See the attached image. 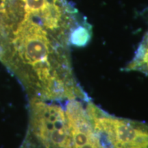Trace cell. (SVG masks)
<instances>
[{
	"label": "cell",
	"mask_w": 148,
	"mask_h": 148,
	"mask_svg": "<svg viewBox=\"0 0 148 148\" xmlns=\"http://www.w3.org/2000/svg\"><path fill=\"white\" fill-rule=\"evenodd\" d=\"M85 106L101 148H148V123L112 115L90 97Z\"/></svg>",
	"instance_id": "1"
},
{
	"label": "cell",
	"mask_w": 148,
	"mask_h": 148,
	"mask_svg": "<svg viewBox=\"0 0 148 148\" xmlns=\"http://www.w3.org/2000/svg\"><path fill=\"white\" fill-rule=\"evenodd\" d=\"M30 129L42 148H72L64 108L34 98L31 103Z\"/></svg>",
	"instance_id": "2"
},
{
	"label": "cell",
	"mask_w": 148,
	"mask_h": 148,
	"mask_svg": "<svg viewBox=\"0 0 148 148\" xmlns=\"http://www.w3.org/2000/svg\"><path fill=\"white\" fill-rule=\"evenodd\" d=\"M88 98L64 101L72 148H101L86 110L85 102Z\"/></svg>",
	"instance_id": "3"
},
{
	"label": "cell",
	"mask_w": 148,
	"mask_h": 148,
	"mask_svg": "<svg viewBox=\"0 0 148 148\" xmlns=\"http://www.w3.org/2000/svg\"><path fill=\"white\" fill-rule=\"evenodd\" d=\"M122 71H137L148 76V31L138 45L134 57Z\"/></svg>",
	"instance_id": "4"
},
{
	"label": "cell",
	"mask_w": 148,
	"mask_h": 148,
	"mask_svg": "<svg viewBox=\"0 0 148 148\" xmlns=\"http://www.w3.org/2000/svg\"><path fill=\"white\" fill-rule=\"evenodd\" d=\"M11 0H0V36H6L10 26L9 6Z\"/></svg>",
	"instance_id": "5"
}]
</instances>
